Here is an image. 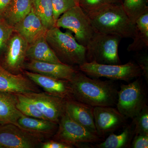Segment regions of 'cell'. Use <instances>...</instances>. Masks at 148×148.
<instances>
[{"label": "cell", "instance_id": "obj_1", "mask_svg": "<svg viewBox=\"0 0 148 148\" xmlns=\"http://www.w3.org/2000/svg\"><path fill=\"white\" fill-rule=\"evenodd\" d=\"M70 82L74 99L92 106L116 105L118 90L113 81L91 78L78 70Z\"/></svg>", "mask_w": 148, "mask_h": 148}, {"label": "cell", "instance_id": "obj_2", "mask_svg": "<svg viewBox=\"0 0 148 148\" xmlns=\"http://www.w3.org/2000/svg\"><path fill=\"white\" fill-rule=\"evenodd\" d=\"M94 32L116 35L121 38H133L135 24L132 23L122 4H106L87 14Z\"/></svg>", "mask_w": 148, "mask_h": 148}, {"label": "cell", "instance_id": "obj_3", "mask_svg": "<svg viewBox=\"0 0 148 148\" xmlns=\"http://www.w3.org/2000/svg\"><path fill=\"white\" fill-rule=\"evenodd\" d=\"M46 39L63 64L78 66L86 62V47L80 44L70 31L65 33L54 27L47 30Z\"/></svg>", "mask_w": 148, "mask_h": 148}, {"label": "cell", "instance_id": "obj_4", "mask_svg": "<svg viewBox=\"0 0 148 148\" xmlns=\"http://www.w3.org/2000/svg\"><path fill=\"white\" fill-rule=\"evenodd\" d=\"M121 39L116 35L95 33L85 47L86 62L120 64L118 48Z\"/></svg>", "mask_w": 148, "mask_h": 148}, {"label": "cell", "instance_id": "obj_5", "mask_svg": "<svg viewBox=\"0 0 148 148\" xmlns=\"http://www.w3.org/2000/svg\"><path fill=\"white\" fill-rule=\"evenodd\" d=\"M78 69L91 77L99 78L103 77L113 81H124L126 82L142 75L140 66L132 61L123 65L100 64L94 61L86 62L78 66Z\"/></svg>", "mask_w": 148, "mask_h": 148}, {"label": "cell", "instance_id": "obj_6", "mask_svg": "<svg viewBox=\"0 0 148 148\" xmlns=\"http://www.w3.org/2000/svg\"><path fill=\"white\" fill-rule=\"evenodd\" d=\"M118 92L116 109L126 119H133L147 106V90L140 77L127 84H122Z\"/></svg>", "mask_w": 148, "mask_h": 148}, {"label": "cell", "instance_id": "obj_7", "mask_svg": "<svg viewBox=\"0 0 148 148\" xmlns=\"http://www.w3.org/2000/svg\"><path fill=\"white\" fill-rule=\"evenodd\" d=\"M55 27L73 32L77 42L84 47L95 33L89 17L79 5L63 14L56 21Z\"/></svg>", "mask_w": 148, "mask_h": 148}, {"label": "cell", "instance_id": "obj_8", "mask_svg": "<svg viewBox=\"0 0 148 148\" xmlns=\"http://www.w3.org/2000/svg\"><path fill=\"white\" fill-rule=\"evenodd\" d=\"M58 124V129L54 135V140L56 141L77 146L97 143L101 140L98 135L77 123L66 111L61 116Z\"/></svg>", "mask_w": 148, "mask_h": 148}, {"label": "cell", "instance_id": "obj_9", "mask_svg": "<svg viewBox=\"0 0 148 148\" xmlns=\"http://www.w3.org/2000/svg\"><path fill=\"white\" fill-rule=\"evenodd\" d=\"M43 138L16 125L0 124V148H36L39 145Z\"/></svg>", "mask_w": 148, "mask_h": 148}, {"label": "cell", "instance_id": "obj_10", "mask_svg": "<svg viewBox=\"0 0 148 148\" xmlns=\"http://www.w3.org/2000/svg\"><path fill=\"white\" fill-rule=\"evenodd\" d=\"M93 116L96 133L100 138L124 126L127 119L111 106L94 107Z\"/></svg>", "mask_w": 148, "mask_h": 148}, {"label": "cell", "instance_id": "obj_11", "mask_svg": "<svg viewBox=\"0 0 148 148\" xmlns=\"http://www.w3.org/2000/svg\"><path fill=\"white\" fill-rule=\"evenodd\" d=\"M24 95L33 101L47 119L58 124L65 112L66 99L47 92H30Z\"/></svg>", "mask_w": 148, "mask_h": 148}, {"label": "cell", "instance_id": "obj_12", "mask_svg": "<svg viewBox=\"0 0 148 148\" xmlns=\"http://www.w3.org/2000/svg\"><path fill=\"white\" fill-rule=\"evenodd\" d=\"M25 69L30 71L57 79L70 81L79 69L64 64L30 60L24 64Z\"/></svg>", "mask_w": 148, "mask_h": 148}, {"label": "cell", "instance_id": "obj_13", "mask_svg": "<svg viewBox=\"0 0 148 148\" xmlns=\"http://www.w3.org/2000/svg\"><path fill=\"white\" fill-rule=\"evenodd\" d=\"M24 74L34 83L42 88L47 93L66 100L73 98L68 81L57 79L28 71H25Z\"/></svg>", "mask_w": 148, "mask_h": 148}, {"label": "cell", "instance_id": "obj_14", "mask_svg": "<svg viewBox=\"0 0 148 148\" xmlns=\"http://www.w3.org/2000/svg\"><path fill=\"white\" fill-rule=\"evenodd\" d=\"M0 91L14 94L39 92L34 83L27 77L11 73L1 66Z\"/></svg>", "mask_w": 148, "mask_h": 148}, {"label": "cell", "instance_id": "obj_15", "mask_svg": "<svg viewBox=\"0 0 148 148\" xmlns=\"http://www.w3.org/2000/svg\"><path fill=\"white\" fill-rule=\"evenodd\" d=\"M93 108L73 98L65 102V111L70 116L93 134L97 135L94 123Z\"/></svg>", "mask_w": 148, "mask_h": 148}, {"label": "cell", "instance_id": "obj_16", "mask_svg": "<svg viewBox=\"0 0 148 148\" xmlns=\"http://www.w3.org/2000/svg\"><path fill=\"white\" fill-rule=\"evenodd\" d=\"M28 45L27 41L17 33L11 37L7 45L5 62L11 71H18L24 67Z\"/></svg>", "mask_w": 148, "mask_h": 148}, {"label": "cell", "instance_id": "obj_17", "mask_svg": "<svg viewBox=\"0 0 148 148\" xmlns=\"http://www.w3.org/2000/svg\"><path fill=\"white\" fill-rule=\"evenodd\" d=\"M14 32L23 37L29 44L45 36L47 29L43 25L33 8L30 13L14 27Z\"/></svg>", "mask_w": 148, "mask_h": 148}, {"label": "cell", "instance_id": "obj_18", "mask_svg": "<svg viewBox=\"0 0 148 148\" xmlns=\"http://www.w3.org/2000/svg\"><path fill=\"white\" fill-rule=\"evenodd\" d=\"M16 125L22 129L44 137L55 134L58 124L47 120L40 119L22 115L17 121Z\"/></svg>", "mask_w": 148, "mask_h": 148}, {"label": "cell", "instance_id": "obj_19", "mask_svg": "<svg viewBox=\"0 0 148 148\" xmlns=\"http://www.w3.org/2000/svg\"><path fill=\"white\" fill-rule=\"evenodd\" d=\"M26 58L34 61L62 63L49 45L46 39L45 35L40 37L34 42L29 44Z\"/></svg>", "mask_w": 148, "mask_h": 148}, {"label": "cell", "instance_id": "obj_20", "mask_svg": "<svg viewBox=\"0 0 148 148\" xmlns=\"http://www.w3.org/2000/svg\"><path fill=\"white\" fill-rule=\"evenodd\" d=\"M16 103L15 94L0 91V124L16 125L23 114L17 108Z\"/></svg>", "mask_w": 148, "mask_h": 148}, {"label": "cell", "instance_id": "obj_21", "mask_svg": "<svg viewBox=\"0 0 148 148\" xmlns=\"http://www.w3.org/2000/svg\"><path fill=\"white\" fill-rule=\"evenodd\" d=\"M32 0H12L5 14V20L12 27L22 21L32 10Z\"/></svg>", "mask_w": 148, "mask_h": 148}, {"label": "cell", "instance_id": "obj_22", "mask_svg": "<svg viewBox=\"0 0 148 148\" xmlns=\"http://www.w3.org/2000/svg\"><path fill=\"white\" fill-rule=\"evenodd\" d=\"M133 41L127 48L128 51H139L148 47V12L136 20Z\"/></svg>", "mask_w": 148, "mask_h": 148}, {"label": "cell", "instance_id": "obj_23", "mask_svg": "<svg viewBox=\"0 0 148 148\" xmlns=\"http://www.w3.org/2000/svg\"><path fill=\"white\" fill-rule=\"evenodd\" d=\"M133 124L127 125L119 135L111 133L104 142L95 145L98 148H126L130 147L135 136Z\"/></svg>", "mask_w": 148, "mask_h": 148}, {"label": "cell", "instance_id": "obj_24", "mask_svg": "<svg viewBox=\"0 0 148 148\" xmlns=\"http://www.w3.org/2000/svg\"><path fill=\"white\" fill-rule=\"evenodd\" d=\"M33 8L43 25L47 29L55 27L51 0H32Z\"/></svg>", "mask_w": 148, "mask_h": 148}, {"label": "cell", "instance_id": "obj_25", "mask_svg": "<svg viewBox=\"0 0 148 148\" xmlns=\"http://www.w3.org/2000/svg\"><path fill=\"white\" fill-rule=\"evenodd\" d=\"M147 3L146 0H123L122 5L130 20L135 24L140 16L148 12Z\"/></svg>", "mask_w": 148, "mask_h": 148}, {"label": "cell", "instance_id": "obj_26", "mask_svg": "<svg viewBox=\"0 0 148 148\" xmlns=\"http://www.w3.org/2000/svg\"><path fill=\"white\" fill-rule=\"evenodd\" d=\"M15 95L16 96V107L23 114L31 117L47 120L33 101L27 96L21 94Z\"/></svg>", "mask_w": 148, "mask_h": 148}, {"label": "cell", "instance_id": "obj_27", "mask_svg": "<svg viewBox=\"0 0 148 148\" xmlns=\"http://www.w3.org/2000/svg\"><path fill=\"white\" fill-rule=\"evenodd\" d=\"M132 124L135 135H148V107H144L133 119Z\"/></svg>", "mask_w": 148, "mask_h": 148}, {"label": "cell", "instance_id": "obj_28", "mask_svg": "<svg viewBox=\"0 0 148 148\" xmlns=\"http://www.w3.org/2000/svg\"><path fill=\"white\" fill-rule=\"evenodd\" d=\"M53 17L55 23L58 18L67 11L77 5L74 0H51Z\"/></svg>", "mask_w": 148, "mask_h": 148}, {"label": "cell", "instance_id": "obj_29", "mask_svg": "<svg viewBox=\"0 0 148 148\" xmlns=\"http://www.w3.org/2000/svg\"><path fill=\"white\" fill-rule=\"evenodd\" d=\"M14 32L13 27L8 24L4 19L0 18V51L7 46Z\"/></svg>", "mask_w": 148, "mask_h": 148}, {"label": "cell", "instance_id": "obj_30", "mask_svg": "<svg viewBox=\"0 0 148 148\" xmlns=\"http://www.w3.org/2000/svg\"><path fill=\"white\" fill-rule=\"evenodd\" d=\"M107 4L105 0H79V5L86 14L91 13Z\"/></svg>", "mask_w": 148, "mask_h": 148}, {"label": "cell", "instance_id": "obj_31", "mask_svg": "<svg viewBox=\"0 0 148 148\" xmlns=\"http://www.w3.org/2000/svg\"><path fill=\"white\" fill-rule=\"evenodd\" d=\"M136 60L138 66L142 70V75L145 77L147 84H148V56L146 53L136 56Z\"/></svg>", "mask_w": 148, "mask_h": 148}, {"label": "cell", "instance_id": "obj_32", "mask_svg": "<svg viewBox=\"0 0 148 148\" xmlns=\"http://www.w3.org/2000/svg\"><path fill=\"white\" fill-rule=\"evenodd\" d=\"M130 147L132 148H148V135H135L132 139Z\"/></svg>", "mask_w": 148, "mask_h": 148}, {"label": "cell", "instance_id": "obj_33", "mask_svg": "<svg viewBox=\"0 0 148 148\" xmlns=\"http://www.w3.org/2000/svg\"><path fill=\"white\" fill-rule=\"evenodd\" d=\"M74 146L59 141H49L42 143L41 145L42 148H72Z\"/></svg>", "mask_w": 148, "mask_h": 148}, {"label": "cell", "instance_id": "obj_34", "mask_svg": "<svg viewBox=\"0 0 148 148\" xmlns=\"http://www.w3.org/2000/svg\"><path fill=\"white\" fill-rule=\"evenodd\" d=\"M12 0H0V16H4Z\"/></svg>", "mask_w": 148, "mask_h": 148}, {"label": "cell", "instance_id": "obj_35", "mask_svg": "<svg viewBox=\"0 0 148 148\" xmlns=\"http://www.w3.org/2000/svg\"><path fill=\"white\" fill-rule=\"evenodd\" d=\"M108 4H122L123 0H105Z\"/></svg>", "mask_w": 148, "mask_h": 148}, {"label": "cell", "instance_id": "obj_36", "mask_svg": "<svg viewBox=\"0 0 148 148\" xmlns=\"http://www.w3.org/2000/svg\"><path fill=\"white\" fill-rule=\"evenodd\" d=\"M75 2L77 4V5H79V0H74Z\"/></svg>", "mask_w": 148, "mask_h": 148}, {"label": "cell", "instance_id": "obj_37", "mask_svg": "<svg viewBox=\"0 0 148 148\" xmlns=\"http://www.w3.org/2000/svg\"><path fill=\"white\" fill-rule=\"evenodd\" d=\"M146 1H147L148 2V0H146Z\"/></svg>", "mask_w": 148, "mask_h": 148}]
</instances>
